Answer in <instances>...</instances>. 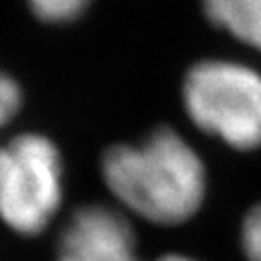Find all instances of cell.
Masks as SVG:
<instances>
[{"label":"cell","mask_w":261,"mask_h":261,"mask_svg":"<svg viewBox=\"0 0 261 261\" xmlns=\"http://www.w3.org/2000/svg\"><path fill=\"white\" fill-rule=\"evenodd\" d=\"M103 179L115 198L152 224H181L202 208L206 171L195 150L173 129L142 144L113 146L103 156Z\"/></svg>","instance_id":"obj_1"},{"label":"cell","mask_w":261,"mask_h":261,"mask_svg":"<svg viewBox=\"0 0 261 261\" xmlns=\"http://www.w3.org/2000/svg\"><path fill=\"white\" fill-rule=\"evenodd\" d=\"M183 103L204 132L251 150L261 146V74L237 62L206 60L187 72Z\"/></svg>","instance_id":"obj_2"},{"label":"cell","mask_w":261,"mask_h":261,"mask_svg":"<svg viewBox=\"0 0 261 261\" xmlns=\"http://www.w3.org/2000/svg\"><path fill=\"white\" fill-rule=\"evenodd\" d=\"M62 202V159L39 134L0 144V218L19 234L41 232Z\"/></svg>","instance_id":"obj_3"},{"label":"cell","mask_w":261,"mask_h":261,"mask_svg":"<svg viewBox=\"0 0 261 261\" xmlns=\"http://www.w3.org/2000/svg\"><path fill=\"white\" fill-rule=\"evenodd\" d=\"M56 261H138L134 230L113 208L83 206L60 234Z\"/></svg>","instance_id":"obj_4"},{"label":"cell","mask_w":261,"mask_h":261,"mask_svg":"<svg viewBox=\"0 0 261 261\" xmlns=\"http://www.w3.org/2000/svg\"><path fill=\"white\" fill-rule=\"evenodd\" d=\"M210 21L261 51V0H204Z\"/></svg>","instance_id":"obj_5"},{"label":"cell","mask_w":261,"mask_h":261,"mask_svg":"<svg viewBox=\"0 0 261 261\" xmlns=\"http://www.w3.org/2000/svg\"><path fill=\"white\" fill-rule=\"evenodd\" d=\"M33 13L43 21H72L79 17L91 0H29Z\"/></svg>","instance_id":"obj_6"},{"label":"cell","mask_w":261,"mask_h":261,"mask_svg":"<svg viewBox=\"0 0 261 261\" xmlns=\"http://www.w3.org/2000/svg\"><path fill=\"white\" fill-rule=\"evenodd\" d=\"M241 243L249 261H261V204L245 216Z\"/></svg>","instance_id":"obj_7"},{"label":"cell","mask_w":261,"mask_h":261,"mask_svg":"<svg viewBox=\"0 0 261 261\" xmlns=\"http://www.w3.org/2000/svg\"><path fill=\"white\" fill-rule=\"evenodd\" d=\"M21 105V93L19 87L0 72V127H3L19 109Z\"/></svg>","instance_id":"obj_8"},{"label":"cell","mask_w":261,"mask_h":261,"mask_svg":"<svg viewBox=\"0 0 261 261\" xmlns=\"http://www.w3.org/2000/svg\"><path fill=\"white\" fill-rule=\"evenodd\" d=\"M156 261H193V259H189V257H185V255L171 253V255H165V257H161V259H156Z\"/></svg>","instance_id":"obj_9"}]
</instances>
